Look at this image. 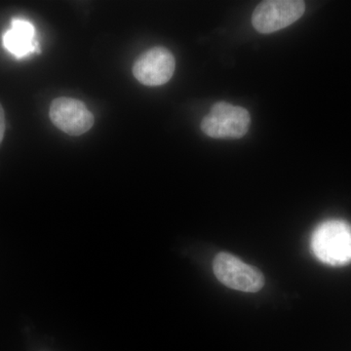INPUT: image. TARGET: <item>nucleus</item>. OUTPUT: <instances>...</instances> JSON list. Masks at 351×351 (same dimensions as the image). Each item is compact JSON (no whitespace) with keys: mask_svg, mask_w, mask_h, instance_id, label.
Here are the masks:
<instances>
[{"mask_svg":"<svg viewBox=\"0 0 351 351\" xmlns=\"http://www.w3.org/2000/svg\"><path fill=\"white\" fill-rule=\"evenodd\" d=\"M51 121L60 130L69 136H80L94 125L93 113L82 101L60 97L51 104Z\"/></svg>","mask_w":351,"mask_h":351,"instance_id":"5","label":"nucleus"},{"mask_svg":"<svg viewBox=\"0 0 351 351\" xmlns=\"http://www.w3.org/2000/svg\"><path fill=\"white\" fill-rule=\"evenodd\" d=\"M251 124L250 113L244 108L226 101L215 104L201 122V130L214 138H240Z\"/></svg>","mask_w":351,"mask_h":351,"instance_id":"2","label":"nucleus"},{"mask_svg":"<svg viewBox=\"0 0 351 351\" xmlns=\"http://www.w3.org/2000/svg\"><path fill=\"white\" fill-rule=\"evenodd\" d=\"M306 4L300 0H267L252 16V24L261 34H271L294 24L304 15Z\"/></svg>","mask_w":351,"mask_h":351,"instance_id":"3","label":"nucleus"},{"mask_svg":"<svg viewBox=\"0 0 351 351\" xmlns=\"http://www.w3.org/2000/svg\"><path fill=\"white\" fill-rule=\"evenodd\" d=\"M5 128V113H4L3 108H2L1 104H0V144H1L2 140H3Z\"/></svg>","mask_w":351,"mask_h":351,"instance_id":"8","label":"nucleus"},{"mask_svg":"<svg viewBox=\"0 0 351 351\" xmlns=\"http://www.w3.org/2000/svg\"><path fill=\"white\" fill-rule=\"evenodd\" d=\"M175 68L172 53L158 46L145 51L138 58L133 66V75L145 86H160L172 78Z\"/></svg>","mask_w":351,"mask_h":351,"instance_id":"6","label":"nucleus"},{"mask_svg":"<svg viewBox=\"0 0 351 351\" xmlns=\"http://www.w3.org/2000/svg\"><path fill=\"white\" fill-rule=\"evenodd\" d=\"M34 34L36 31L31 22L14 19L10 29L3 34L4 47L15 57H27L36 49Z\"/></svg>","mask_w":351,"mask_h":351,"instance_id":"7","label":"nucleus"},{"mask_svg":"<svg viewBox=\"0 0 351 351\" xmlns=\"http://www.w3.org/2000/svg\"><path fill=\"white\" fill-rule=\"evenodd\" d=\"M311 250L320 262L343 267L351 263V226L331 219L317 226L311 237Z\"/></svg>","mask_w":351,"mask_h":351,"instance_id":"1","label":"nucleus"},{"mask_svg":"<svg viewBox=\"0 0 351 351\" xmlns=\"http://www.w3.org/2000/svg\"><path fill=\"white\" fill-rule=\"evenodd\" d=\"M215 276L226 287L246 293H256L263 287L260 270L228 253H219L214 260Z\"/></svg>","mask_w":351,"mask_h":351,"instance_id":"4","label":"nucleus"}]
</instances>
